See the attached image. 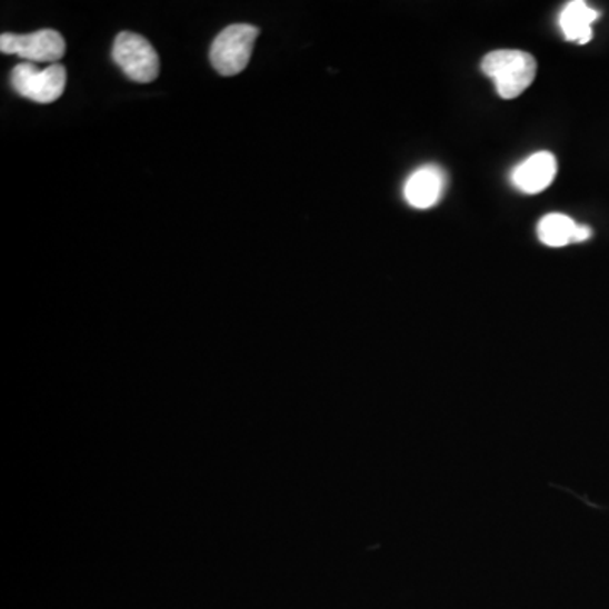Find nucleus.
Segmentation results:
<instances>
[{
  "mask_svg": "<svg viewBox=\"0 0 609 609\" xmlns=\"http://www.w3.org/2000/svg\"><path fill=\"white\" fill-rule=\"evenodd\" d=\"M481 70L495 82L501 99H517L533 83L537 60L520 50H497L486 54Z\"/></svg>",
  "mask_w": 609,
  "mask_h": 609,
  "instance_id": "f257e3e1",
  "label": "nucleus"
},
{
  "mask_svg": "<svg viewBox=\"0 0 609 609\" xmlns=\"http://www.w3.org/2000/svg\"><path fill=\"white\" fill-rule=\"evenodd\" d=\"M259 29L251 24H232L223 29L210 48L212 67L223 77H234L248 67Z\"/></svg>",
  "mask_w": 609,
  "mask_h": 609,
  "instance_id": "f03ea898",
  "label": "nucleus"
},
{
  "mask_svg": "<svg viewBox=\"0 0 609 609\" xmlns=\"http://www.w3.org/2000/svg\"><path fill=\"white\" fill-rule=\"evenodd\" d=\"M112 58L132 82L149 83L158 79L160 58L146 38L121 32L113 43Z\"/></svg>",
  "mask_w": 609,
  "mask_h": 609,
  "instance_id": "7ed1b4c3",
  "label": "nucleus"
},
{
  "mask_svg": "<svg viewBox=\"0 0 609 609\" xmlns=\"http://www.w3.org/2000/svg\"><path fill=\"white\" fill-rule=\"evenodd\" d=\"M11 83L19 96L38 103H51L63 96L67 70L63 64H48L44 70L34 63H21L12 70Z\"/></svg>",
  "mask_w": 609,
  "mask_h": 609,
  "instance_id": "20e7f679",
  "label": "nucleus"
},
{
  "mask_svg": "<svg viewBox=\"0 0 609 609\" xmlns=\"http://www.w3.org/2000/svg\"><path fill=\"white\" fill-rule=\"evenodd\" d=\"M0 51L6 54H18L28 63L57 64L64 57L67 43L63 36L54 29H41L31 34L0 36Z\"/></svg>",
  "mask_w": 609,
  "mask_h": 609,
  "instance_id": "39448f33",
  "label": "nucleus"
},
{
  "mask_svg": "<svg viewBox=\"0 0 609 609\" xmlns=\"http://www.w3.org/2000/svg\"><path fill=\"white\" fill-rule=\"evenodd\" d=\"M557 174V160L552 152L540 151L528 157L515 168L511 180L520 192L536 196L552 184Z\"/></svg>",
  "mask_w": 609,
  "mask_h": 609,
  "instance_id": "423d86ee",
  "label": "nucleus"
},
{
  "mask_svg": "<svg viewBox=\"0 0 609 609\" xmlns=\"http://www.w3.org/2000/svg\"><path fill=\"white\" fill-rule=\"evenodd\" d=\"M443 184H446V178L439 168H420L411 173L405 183V199L413 209H430L442 197Z\"/></svg>",
  "mask_w": 609,
  "mask_h": 609,
  "instance_id": "0eeeda50",
  "label": "nucleus"
},
{
  "mask_svg": "<svg viewBox=\"0 0 609 609\" xmlns=\"http://www.w3.org/2000/svg\"><path fill=\"white\" fill-rule=\"evenodd\" d=\"M599 12L589 8L582 0H575L563 8L559 24L562 28L563 38L567 41H576L579 44L589 43L592 40V22L598 21Z\"/></svg>",
  "mask_w": 609,
  "mask_h": 609,
  "instance_id": "6e6552de",
  "label": "nucleus"
},
{
  "mask_svg": "<svg viewBox=\"0 0 609 609\" xmlns=\"http://www.w3.org/2000/svg\"><path fill=\"white\" fill-rule=\"evenodd\" d=\"M576 227L578 223L570 217L563 213H549L543 217L537 227V234L540 241L550 248H563V246L572 244Z\"/></svg>",
  "mask_w": 609,
  "mask_h": 609,
  "instance_id": "1a4fd4ad",
  "label": "nucleus"
},
{
  "mask_svg": "<svg viewBox=\"0 0 609 609\" xmlns=\"http://www.w3.org/2000/svg\"><path fill=\"white\" fill-rule=\"evenodd\" d=\"M591 236H592L591 227L585 226V223H578V227H576L575 238H572V242L588 241V239L591 238Z\"/></svg>",
  "mask_w": 609,
  "mask_h": 609,
  "instance_id": "9d476101",
  "label": "nucleus"
}]
</instances>
